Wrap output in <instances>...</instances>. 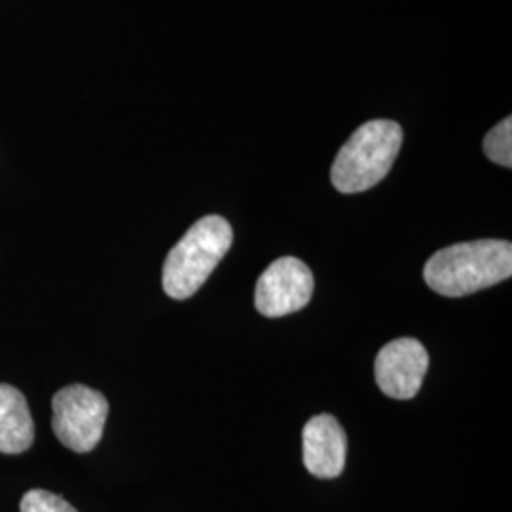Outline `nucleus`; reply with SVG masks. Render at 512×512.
I'll use <instances>...</instances> for the list:
<instances>
[{"instance_id":"nucleus-1","label":"nucleus","mask_w":512,"mask_h":512,"mask_svg":"<svg viewBox=\"0 0 512 512\" xmlns=\"http://www.w3.org/2000/svg\"><path fill=\"white\" fill-rule=\"evenodd\" d=\"M512 275V245L503 239H478L440 249L423 268L431 291L448 298L478 293Z\"/></svg>"},{"instance_id":"nucleus-2","label":"nucleus","mask_w":512,"mask_h":512,"mask_svg":"<svg viewBox=\"0 0 512 512\" xmlns=\"http://www.w3.org/2000/svg\"><path fill=\"white\" fill-rule=\"evenodd\" d=\"M234 241L232 226L219 215L198 220L165 258L162 285L169 298L186 300L202 289Z\"/></svg>"},{"instance_id":"nucleus-3","label":"nucleus","mask_w":512,"mask_h":512,"mask_svg":"<svg viewBox=\"0 0 512 512\" xmlns=\"http://www.w3.org/2000/svg\"><path fill=\"white\" fill-rule=\"evenodd\" d=\"M403 147V128L393 120L366 122L338 150L330 181L342 194H359L384 181Z\"/></svg>"},{"instance_id":"nucleus-4","label":"nucleus","mask_w":512,"mask_h":512,"mask_svg":"<svg viewBox=\"0 0 512 512\" xmlns=\"http://www.w3.org/2000/svg\"><path fill=\"white\" fill-rule=\"evenodd\" d=\"M52 429L57 440L76 454H88L101 442L109 418L103 393L82 384L57 391L52 399Z\"/></svg>"},{"instance_id":"nucleus-5","label":"nucleus","mask_w":512,"mask_h":512,"mask_svg":"<svg viewBox=\"0 0 512 512\" xmlns=\"http://www.w3.org/2000/svg\"><path fill=\"white\" fill-rule=\"evenodd\" d=\"M313 287V274L300 258H277L258 277L255 289L256 310L268 319L291 315L308 306Z\"/></svg>"},{"instance_id":"nucleus-6","label":"nucleus","mask_w":512,"mask_h":512,"mask_svg":"<svg viewBox=\"0 0 512 512\" xmlns=\"http://www.w3.org/2000/svg\"><path fill=\"white\" fill-rule=\"evenodd\" d=\"M429 368V353L414 338H399L380 349L374 378L389 399L408 401L418 395Z\"/></svg>"},{"instance_id":"nucleus-7","label":"nucleus","mask_w":512,"mask_h":512,"mask_svg":"<svg viewBox=\"0 0 512 512\" xmlns=\"http://www.w3.org/2000/svg\"><path fill=\"white\" fill-rule=\"evenodd\" d=\"M304 465L317 478L342 475L348 458V437L338 420L330 414L311 418L302 431Z\"/></svg>"},{"instance_id":"nucleus-8","label":"nucleus","mask_w":512,"mask_h":512,"mask_svg":"<svg viewBox=\"0 0 512 512\" xmlns=\"http://www.w3.org/2000/svg\"><path fill=\"white\" fill-rule=\"evenodd\" d=\"M33 440L35 423L27 399L14 385L0 384V454H23Z\"/></svg>"},{"instance_id":"nucleus-9","label":"nucleus","mask_w":512,"mask_h":512,"mask_svg":"<svg viewBox=\"0 0 512 512\" xmlns=\"http://www.w3.org/2000/svg\"><path fill=\"white\" fill-rule=\"evenodd\" d=\"M484 154L494 164L511 167L512 165V118L507 116L484 137Z\"/></svg>"},{"instance_id":"nucleus-10","label":"nucleus","mask_w":512,"mask_h":512,"mask_svg":"<svg viewBox=\"0 0 512 512\" xmlns=\"http://www.w3.org/2000/svg\"><path fill=\"white\" fill-rule=\"evenodd\" d=\"M19 512H78L61 495L46 490H31L23 495Z\"/></svg>"}]
</instances>
